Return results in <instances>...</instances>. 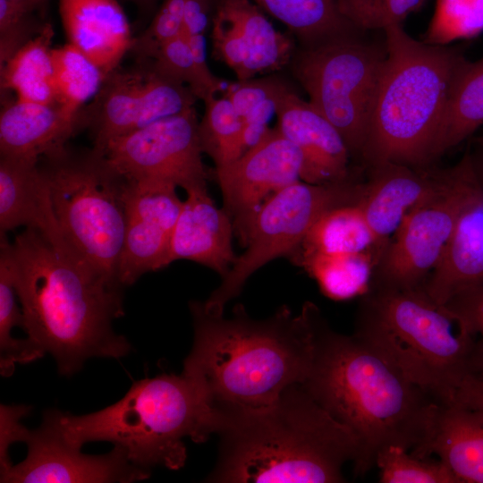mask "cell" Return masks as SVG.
<instances>
[{"mask_svg": "<svg viewBox=\"0 0 483 483\" xmlns=\"http://www.w3.org/2000/svg\"><path fill=\"white\" fill-rule=\"evenodd\" d=\"M483 32V0H436L425 43L449 45Z\"/></svg>", "mask_w": 483, "mask_h": 483, "instance_id": "cell-35", "label": "cell"}, {"mask_svg": "<svg viewBox=\"0 0 483 483\" xmlns=\"http://www.w3.org/2000/svg\"><path fill=\"white\" fill-rule=\"evenodd\" d=\"M156 69L165 77L187 86L198 99L205 102L222 89L199 72L186 38L181 35L160 47L152 59Z\"/></svg>", "mask_w": 483, "mask_h": 483, "instance_id": "cell-36", "label": "cell"}, {"mask_svg": "<svg viewBox=\"0 0 483 483\" xmlns=\"http://www.w3.org/2000/svg\"><path fill=\"white\" fill-rule=\"evenodd\" d=\"M386 47L363 33L299 47L290 63L309 102L338 131L351 158L361 159Z\"/></svg>", "mask_w": 483, "mask_h": 483, "instance_id": "cell-9", "label": "cell"}, {"mask_svg": "<svg viewBox=\"0 0 483 483\" xmlns=\"http://www.w3.org/2000/svg\"><path fill=\"white\" fill-rule=\"evenodd\" d=\"M354 334L441 404L452 403L462 385L481 371L474 329L422 289L370 288L361 296Z\"/></svg>", "mask_w": 483, "mask_h": 483, "instance_id": "cell-5", "label": "cell"}, {"mask_svg": "<svg viewBox=\"0 0 483 483\" xmlns=\"http://www.w3.org/2000/svg\"><path fill=\"white\" fill-rule=\"evenodd\" d=\"M359 205L377 241L379 258L407 214L434 195L445 169L385 162L369 166Z\"/></svg>", "mask_w": 483, "mask_h": 483, "instance_id": "cell-18", "label": "cell"}, {"mask_svg": "<svg viewBox=\"0 0 483 483\" xmlns=\"http://www.w3.org/2000/svg\"><path fill=\"white\" fill-rule=\"evenodd\" d=\"M426 0H338L342 14L358 30L369 31L402 24Z\"/></svg>", "mask_w": 483, "mask_h": 483, "instance_id": "cell-37", "label": "cell"}, {"mask_svg": "<svg viewBox=\"0 0 483 483\" xmlns=\"http://www.w3.org/2000/svg\"><path fill=\"white\" fill-rule=\"evenodd\" d=\"M16 296L12 243L6 234H0V371L4 377H10L17 363H30L44 356L30 338L12 335L14 326L23 327Z\"/></svg>", "mask_w": 483, "mask_h": 483, "instance_id": "cell-31", "label": "cell"}, {"mask_svg": "<svg viewBox=\"0 0 483 483\" xmlns=\"http://www.w3.org/2000/svg\"><path fill=\"white\" fill-rule=\"evenodd\" d=\"M194 337L182 372L215 415L274 402L307 378L314 354L312 302L299 315L287 306L255 319L242 304L230 318L190 302Z\"/></svg>", "mask_w": 483, "mask_h": 483, "instance_id": "cell-3", "label": "cell"}, {"mask_svg": "<svg viewBox=\"0 0 483 483\" xmlns=\"http://www.w3.org/2000/svg\"><path fill=\"white\" fill-rule=\"evenodd\" d=\"M216 463L207 481L338 483L360 457L352 432L301 385L271 404L216 415Z\"/></svg>", "mask_w": 483, "mask_h": 483, "instance_id": "cell-4", "label": "cell"}, {"mask_svg": "<svg viewBox=\"0 0 483 483\" xmlns=\"http://www.w3.org/2000/svg\"><path fill=\"white\" fill-rule=\"evenodd\" d=\"M363 191L364 182L353 176L323 184L301 180L272 195L253 219L245 250L237 256L219 286L203 301L206 309L224 313L225 305L241 293L255 272L275 258L290 259L326 211L359 203Z\"/></svg>", "mask_w": 483, "mask_h": 483, "instance_id": "cell-10", "label": "cell"}, {"mask_svg": "<svg viewBox=\"0 0 483 483\" xmlns=\"http://www.w3.org/2000/svg\"><path fill=\"white\" fill-rule=\"evenodd\" d=\"M275 114L277 130L301 152V181L323 184L353 177L343 139L309 101L291 89L280 100Z\"/></svg>", "mask_w": 483, "mask_h": 483, "instance_id": "cell-19", "label": "cell"}, {"mask_svg": "<svg viewBox=\"0 0 483 483\" xmlns=\"http://www.w3.org/2000/svg\"><path fill=\"white\" fill-rule=\"evenodd\" d=\"M198 98L185 85L161 74L152 59L118 66L105 79L88 113L93 148L101 152L113 140L160 119L184 112Z\"/></svg>", "mask_w": 483, "mask_h": 483, "instance_id": "cell-13", "label": "cell"}, {"mask_svg": "<svg viewBox=\"0 0 483 483\" xmlns=\"http://www.w3.org/2000/svg\"><path fill=\"white\" fill-rule=\"evenodd\" d=\"M33 12L22 4L0 0V67L44 28Z\"/></svg>", "mask_w": 483, "mask_h": 483, "instance_id": "cell-39", "label": "cell"}, {"mask_svg": "<svg viewBox=\"0 0 483 483\" xmlns=\"http://www.w3.org/2000/svg\"><path fill=\"white\" fill-rule=\"evenodd\" d=\"M284 24L300 47L364 33L341 13L338 0H251Z\"/></svg>", "mask_w": 483, "mask_h": 483, "instance_id": "cell-28", "label": "cell"}, {"mask_svg": "<svg viewBox=\"0 0 483 483\" xmlns=\"http://www.w3.org/2000/svg\"><path fill=\"white\" fill-rule=\"evenodd\" d=\"M483 125V56L465 59L453 80L436 136L433 160Z\"/></svg>", "mask_w": 483, "mask_h": 483, "instance_id": "cell-27", "label": "cell"}, {"mask_svg": "<svg viewBox=\"0 0 483 483\" xmlns=\"http://www.w3.org/2000/svg\"><path fill=\"white\" fill-rule=\"evenodd\" d=\"M483 286V189L471 183L445 252L422 290L447 306Z\"/></svg>", "mask_w": 483, "mask_h": 483, "instance_id": "cell-20", "label": "cell"}, {"mask_svg": "<svg viewBox=\"0 0 483 483\" xmlns=\"http://www.w3.org/2000/svg\"><path fill=\"white\" fill-rule=\"evenodd\" d=\"M445 307L461 315L478 335L481 346L482 366L477 377L483 378V286Z\"/></svg>", "mask_w": 483, "mask_h": 483, "instance_id": "cell-41", "label": "cell"}, {"mask_svg": "<svg viewBox=\"0 0 483 483\" xmlns=\"http://www.w3.org/2000/svg\"><path fill=\"white\" fill-rule=\"evenodd\" d=\"M199 123L193 106L118 137L100 153L130 182H165L185 191L208 188Z\"/></svg>", "mask_w": 483, "mask_h": 483, "instance_id": "cell-14", "label": "cell"}, {"mask_svg": "<svg viewBox=\"0 0 483 483\" xmlns=\"http://www.w3.org/2000/svg\"><path fill=\"white\" fill-rule=\"evenodd\" d=\"M186 193L172 234L168 263L180 259L194 261L223 278L237 258L233 249L232 219L223 208L216 205L208 188Z\"/></svg>", "mask_w": 483, "mask_h": 483, "instance_id": "cell-21", "label": "cell"}, {"mask_svg": "<svg viewBox=\"0 0 483 483\" xmlns=\"http://www.w3.org/2000/svg\"><path fill=\"white\" fill-rule=\"evenodd\" d=\"M38 161L0 156V234L19 226L62 233Z\"/></svg>", "mask_w": 483, "mask_h": 483, "instance_id": "cell-25", "label": "cell"}, {"mask_svg": "<svg viewBox=\"0 0 483 483\" xmlns=\"http://www.w3.org/2000/svg\"><path fill=\"white\" fill-rule=\"evenodd\" d=\"M379 253L377 241L359 203L326 211L312 225L296 253L290 258L312 254Z\"/></svg>", "mask_w": 483, "mask_h": 483, "instance_id": "cell-29", "label": "cell"}, {"mask_svg": "<svg viewBox=\"0 0 483 483\" xmlns=\"http://www.w3.org/2000/svg\"><path fill=\"white\" fill-rule=\"evenodd\" d=\"M10 1L22 4L33 11L41 8L47 2V0H10Z\"/></svg>", "mask_w": 483, "mask_h": 483, "instance_id": "cell-45", "label": "cell"}, {"mask_svg": "<svg viewBox=\"0 0 483 483\" xmlns=\"http://www.w3.org/2000/svg\"><path fill=\"white\" fill-rule=\"evenodd\" d=\"M386 59L369 114L361 161L426 167L458 71L466 59L457 48L411 38L395 24L386 28Z\"/></svg>", "mask_w": 483, "mask_h": 483, "instance_id": "cell-6", "label": "cell"}, {"mask_svg": "<svg viewBox=\"0 0 483 483\" xmlns=\"http://www.w3.org/2000/svg\"><path fill=\"white\" fill-rule=\"evenodd\" d=\"M131 1L140 4V3H147L148 0H131Z\"/></svg>", "mask_w": 483, "mask_h": 483, "instance_id": "cell-47", "label": "cell"}, {"mask_svg": "<svg viewBox=\"0 0 483 483\" xmlns=\"http://www.w3.org/2000/svg\"><path fill=\"white\" fill-rule=\"evenodd\" d=\"M377 259L373 252L312 254L293 263L313 278L328 299L348 301L370 289Z\"/></svg>", "mask_w": 483, "mask_h": 483, "instance_id": "cell-30", "label": "cell"}, {"mask_svg": "<svg viewBox=\"0 0 483 483\" xmlns=\"http://www.w3.org/2000/svg\"><path fill=\"white\" fill-rule=\"evenodd\" d=\"M312 324L313 360L301 385L358 439L354 476L368 473L388 445L419 447L442 404L370 343L335 331L314 303Z\"/></svg>", "mask_w": 483, "mask_h": 483, "instance_id": "cell-2", "label": "cell"}, {"mask_svg": "<svg viewBox=\"0 0 483 483\" xmlns=\"http://www.w3.org/2000/svg\"><path fill=\"white\" fill-rule=\"evenodd\" d=\"M82 124L81 116L61 106L19 98L4 101L0 114V156L39 160L66 146Z\"/></svg>", "mask_w": 483, "mask_h": 483, "instance_id": "cell-23", "label": "cell"}, {"mask_svg": "<svg viewBox=\"0 0 483 483\" xmlns=\"http://www.w3.org/2000/svg\"><path fill=\"white\" fill-rule=\"evenodd\" d=\"M411 453L436 455L460 483H483V409L442 404L427 438Z\"/></svg>", "mask_w": 483, "mask_h": 483, "instance_id": "cell-24", "label": "cell"}, {"mask_svg": "<svg viewBox=\"0 0 483 483\" xmlns=\"http://www.w3.org/2000/svg\"><path fill=\"white\" fill-rule=\"evenodd\" d=\"M291 88L276 76L239 80L231 84L224 97H227L243 120L252 110L265 101L280 97Z\"/></svg>", "mask_w": 483, "mask_h": 483, "instance_id": "cell-40", "label": "cell"}, {"mask_svg": "<svg viewBox=\"0 0 483 483\" xmlns=\"http://www.w3.org/2000/svg\"><path fill=\"white\" fill-rule=\"evenodd\" d=\"M176 189L165 182L128 181L126 226L117 271L123 287L169 265L171 238L183 203Z\"/></svg>", "mask_w": 483, "mask_h": 483, "instance_id": "cell-16", "label": "cell"}, {"mask_svg": "<svg viewBox=\"0 0 483 483\" xmlns=\"http://www.w3.org/2000/svg\"><path fill=\"white\" fill-rule=\"evenodd\" d=\"M14 286L27 337L71 376L89 358H122L131 346L112 323L123 315L122 287L95 271L62 233L34 227L12 243Z\"/></svg>", "mask_w": 483, "mask_h": 483, "instance_id": "cell-1", "label": "cell"}, {"mask_svg": "<svg viewBox=\"0 0 483 483\" xmlns=\"http://www.w3.org/2000/svg\"><path fill=\"white\" fill-rule=\"evenodd\" d=\"M453 402L483 409V378L474 377L468 379L457 393Z\"/></svg>", "mask_w": 483, "mask_h": 483, "instance_id": "cell-43", "label": "cell"}, {"mask_svg": "<svg viewBox=\"0 0 483 483\" xmlns=\"http://www.w3.org/2000/svg\"><path fill=\"white\" fill-rule=\"evenodd\" d=\"M24 414L16 410L1 418L0 451L9 453L17 442L25 443L26 458L0 470V481L8 483L134 482L147 479L149 470L132 464L125 453L114 446L101 455L83 453L61 434L52 410L43 416L41 425L29 429L21 424Z\"/></svg>", "mask_w": 483, "mask_h": 483, "instance_id": "cell-12", "label": "cell"}, {"mask_svg": "<svg viewBox=\"0 0 483 483\" xmlns=\"http://www.w3.org/2000/svg\"><path fill=\"white\" fill-rule=\"evenodd\" d=\"M52 412L71 445L109 442L149 471L156 466L181 469L187 458L183 438L204 443L216 428L214 411L183 373L137 380L118 402L92 413Z\"/></svg>", "mask_w": 483, "mask_h": 483, "instance_id": "cell-7", "label": "cell"}, {"mask_svg": "<svg viewBox=\"0 0 483 483\" xmlns=\"http://www.w3.org/2000/svg\"><path fill=\"white\" fill-rule=\"evenodd\" d=\"M185 1H164L149 26L133 38L130 52L136 60L153 59L162 45L183 35Z\"/></svg>", "mask_w": 483, "mask_h": 483, "instance_id": "cell-38", "label": "cell"}, {"mask_svg": "<svg viewBox=\"0 0 483 483\" xmlns=\"http://www.w3.org/2000/svg\"><path fill=\"white\" fill-rule=\"evenodd\" d=\"M471 157L477 177L483 189V148L478 147V149L471 153Z\"/></svg>", "mask_w": 483, "mask_h": 483, "instance_id": "cell-44", "label": "cell"}, {"mask_svg": "<svg viewBox=\"0 0 483 483\" xmlns=\"http://www.w3.org/2000/svg\"><path fill=\"white\" fill-rule=\"evenodd\" d=\"M301 155L276 127L235 161L215 167L223 208L232 219L234 234L246 244L253 219L262 204L286 186L301 181Z\"/></svg>", "mask_w": 483, "mask_h": 483, "instance_id": "cell-15", "label": "cell"}, {"mask_svg": "<svg viewBox=\"0 0 483 483\" xmlns=\"http://www.w3.org/2000/svg\"><path fill=\"white\" fill-rule=\"evenodd\" d=\"M54 30H42L0 67L1 95L13 91L21 100L58 105L52 60Z\"/></svg>", "mask_w": 483, "mask_h": 483, "instance_id": "cell-26", "label": "cell"}, {"mask_svg": "<svg viewBox=\"0 0 483 483\" xmlns=\"http://www.w3.org/2000/svg\"><path fill=\"white\" fill-rule=\"evenodd\" d=\"M476 144L478 145V147L483 148V134L475 138V140Z\"/></svg>", "mask_w": 483, "mask_h": 483, "instance_id": "cell-46", "label": "cell"}, {"mask_svg": "<svg viewBox=\"0 0 483 483\" xmlns=\"http://www.w3.org/2000/svg\"><path fill=\"white\" fill-rule=\"evenodd\" d=\"M210 0H186L183 35L186 38H205L209 26Z\"/></svg>", "mask_w": 483, "mask_h": 483, "instance_id": "cell-42", "label": "cell"}, {"mask_svg": "<svg viewBox=\"0 0 483 483\" xmlns=\"http://www.w3.org/2000/svg\"><path fill=\"white\" fill-rule=\"evenodd\" d=\"M41 158L38 165L63 236L95 271L120 284L127 180L93 148L74 151L65 146Z\"/></svg>", "mask_w": 483, "mask_h": 483, "instance_id": "cell-8", "label": "cell"}, {"mask_svg": "<svg viewBox=\"0 0 483 483\" xmlns=\"http://www.w3.org/2000/svg\"><path fill=\"white\" fill-rule=\"evenodd\" d=\"M476 178L471 152L445 169L440 189L402 220L380 256L370 288L422 289L452 236L468 191Z\"/></svg>", "mask_w": 483, "mask_h": 483, "instance_id": "cell-11", "label": "cell"}, {"mask_svg": "<svg viewBox=\"0 0 483 483\" xmlns=\"http://www.w3.org/2000/svg\"><path fill=\"white\" fill-rule=\"evenodd\" d=\"M381 483H460L440 460L421 458L409 450L388 445L376 456Z\"/></svg>", "mask_w": 483, "mask_h": 483, "instance_id": "cell-34", "label": "cell"}, {"mask_svg": "<svg viewBox=\"0 0 483 483\" xmlns=\"http://www.w3.org/2000/svg\"><path fill=\"white\" fill-rule=\"evenodd\" d=\"M59 13L69 43L107 75L130 52L133 38L117 0H59Z\"/></svg>", "mask_w": 483, "mask_h": 483, "instance_id": "cell-22", "label": "cell"}, {"mask_svg": "<svg viewBox=\"0 0 483 483\" xmlns=\"http://www.w3.org/2000/svg\"><path fill=\"white\" fill-rule=\"evenodd\" d=\"M55 82L59 104L74 116L98 93L107 74L71 43L52 49Z\"/></svg>", "mask_w": 483, "mask_h": 483, "instance_id": "cell-32", "label": "cell"}, {"mask_svg": "<svg viewBox=\"0 0 483 483\" xmlns=\"http://www.w3.org/2000/svg\"><path fill=\"white\" fill-rule=\"evenodd\" d=\"M204 104V115L199 123L201 149L213 160L215 167H221L242 156L241 134L243 122L225 97H213Z\"/></svg>", "mask_w": 483, "mask_h": 483, "instance_id": "cell-33", "label": "cell"}, {"mask_svg": "<svg viewBox=\"0 0 483 483\" xmlns=\"http://www.w3.org/2000/svg\"><path fill=\"white\" fill-rule=\"evenodd\" d=\"M214 57L239 80L276 72L290 64L296 47L275 29L251 0H221L212 20Z\"/></svg>", "mask_w": 483, "mask_h": 483, "instance_id": "cell-17", "label": "cell"}]
</instances>
